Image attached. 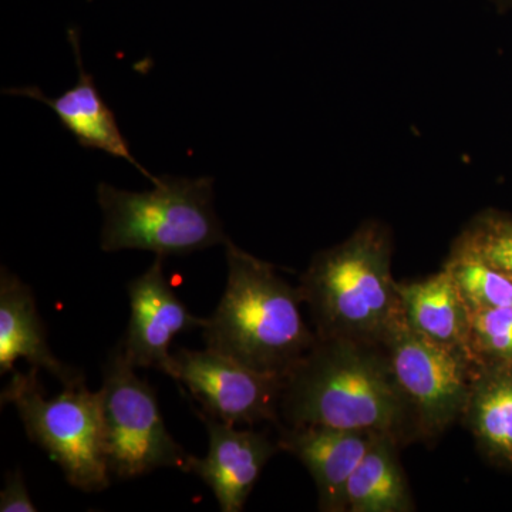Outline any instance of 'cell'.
<instances>
[{"mask_svg":"<svg viewBox=\"0 0 512 512\" xmlns=\"http://www.w3.org/2000/svg\"><path fill=\"white\" fill-rule=\"evenodd\" d=\"M281 424L328 426L419 441L382 343L318 338L285 379Z\"/></svg>","mask_w":512,"mask_h":512,"instance_id":"cell-1","label":"cell"},{"mask_svg":"<svg viewBox=\"0 0 512 512\" xmlns=\"http://www.w3.org/2000/svg\"><path fill=\"white\" fill-rule=\"evenodd\" d=\"M224 247L227 286L204 320L205 345L256 372L286 377L318 339L302 318L301 293L231 239Z\"/></svg>","mask_w":512,"mask_h":512,"instance_id":"cell-2","label":"cell"},{"mask_svg":"<svg viewBox=\"0 0 512 512\" xmlns=\"http://www.w3.org/2000/svg\"><path fill=\"white\" fill-rule=\"evenodd\" d=\"M392 256V231L377 220L313 256L298 289L318 338L382 342L403 318Z\"/></svg>","mask_w":512,"mask_h":512,"instance_id":"cell-3","label":"cell"},{"mask_svg":"<svg viewBox=\"0 0 512 512\" xmlns=\"http://www.w3.org/2000/svg\"><path fill=\"white\" fill-rule=\"evenodd\" d=\"M154 185L143 192L97 187L104 252L143 249L165 258L224 245L228 237L214 210L212 178L161 175Z\"/></svg>","mask_w":512,"mask_h":512,"instance_id":"cell-4","label":"cell"},{"mask_svg":"<svg viewBox=\"0 0 512 512\" xmlns=\"http://www.w3.org/2000/svg\"><path fill=\"white\" fill-rule=\"evenodd\" d=\"M39 380V369L13 372L2 392V404L18 410L29 439L43 448L62 468L70 485L99 493L110 485L103 443L100 392L86 384L64 387L55 399L47 400Z\"/></svg>","mask_w":512,"mask_h":512,"instance_id":"cell-5","label":"cell"},{"mask_svg":"<svg viewBox=\"0 0 512 512\" xmlns=\"http://www.w3.org/2000/svg\"><path fill=\"white\" fill-rule=\"evenodd\" d=\"M123 348L110 353L103 369L101 419L111 476L130 480L157 468L184 471L188 454L168 433L156 392L140 379Z\"/></svg>","mask_w":512,"mask_h":512,"instance_id":"cell-6","label":"cell"},{"mask_svg":"<svg viewBox=\"0 0 512 512\" xmlns=\"http://www.w3.org/2000/svg\"><path fill=\"white\" fill-rule=\"evenodd\" d=\"M380 343L413 414L419 441L440 439L463 417L476 363L460 350L423 338L404 318Z\"/></svg>","mask_w":512,"mask_h":512,"instance_id":"cell-7","label":"cell"},{"mask_svg":"<svg viewBox=\"0 0 512 512\" xmlns=\"http://www.w3.org/2000/svg\"><path fill=\"white\" fill-rule=\"evenodd\" d=\"M168 376L183 383L201 404V413L214 419L231 426L281 424L284 376L256 372L211 349H178Z\"/></svg>","mask_w":512,"mask_h":512,"instance_id":"cell-8","label":"cell"},{"mask_svg":"<svg viewBox=\"0 0 512 512\" xmlns=\"http://www.w3.org/2000/svg\"><path fill=\"white\" fill-rule=\"evenodd\" d=\"M163 256L143 275L128 282L130 322L120 345L134 367H154L170 375L171 342L180 333L202 329L204 320L188 311L163 271Z\"/></svg>","mask_w":512,"mask_h":512,"instance_id":"cell-9","label":"cell"},{"mask_svg":"<svg viewBox=\"0 0 512 512\" xmlns=\"http://www.w3.org/2000/svg\"><path fill=\"white\" fill-rule=\"evenodd\" d=\"M197 414L207 427L210 448L205 457L190 456L184 471L211 488L222 512L242 511L266 463L281 450L278 440L272 441L265 431L239 430L207 414Z\"/></svg>","mask_w":512,"mask_h":512,"instance_id":"cell-10","label":"cell"},{"mask_svg":"<svg viewBox=\"0 0 512 512\" xmlns=\"http://www.w3.org/2000/svg\"><path fill=\"white\" fill-rule=\"evenodd\" d=\"M278 446L308 468L318 490L319 510L346 512V488L376 433L328 426L279 424Z\"/></svg>","mask_w":512,"mask_h":512,"instance_id":"cell-11","label":"cell"},{"mask_svg":"<svg viewBox=\"0 0 512 512\" xmlns=\"http://www.w3.org/2000/svg\"><path fill=\"white\" fill-rule=\"evenodd\" d=\"M19 359H25L30 367L46 370L64 387L84 384L83 373L60 362L50 350L32 289L3 266L0 272V375L15 372Z\"/></svg>","mask_w":512,"mask_h":512,"instance_id":"cell-12","label":"cell"},{"mask_svg":"<svg viewBox=\"0 0 512 512\" xmlns=\"http://www.w3.org/2000/svg\"><path fill=\"white\" fill-rule=\"evenodd\" d=\"M69 39L72 42L77 69H79L76 86L67 90L57 99H49L39 87L33 86L8 89L5 90V93L43 101L55 111L64 128L73 134L80 146L97 148L110 156L123 158L127 163L133 164L140 173L146 175L148 180L156 183V175L148 173L146 168L138 163L131 154L113 110L107 106L106 101L101 99L92 74L84 69L76 30H70Z\"/></svg>","mask_w":512,"mask_h":512,"instance_id":"cell-13","label":"cell"},{"mask_svg":"<svg viewBox=\"0 0 512 512\" xmlns=\"http://www.w3.org/2000/svg\"><path fill=\"white\" fill-rule=\"evenodd\" d=\"M397 291L410 329L471 359V313L446 269L420 281L397 282Z\"/></svg>","mask_w":512,"mask_h":512,"instance_id":"cell-14","label":"cell"},{"mask_svg":"<svg viewBox=\"0 0 512 512\" xmlns=\"http://www.w3.org/2000/svg\"><path fill=\"white\" fill-rule=\"evenodd\" d=\"M461 423L488 463L512 471V365L477 366Z\"/></svg>","mask_w":512,"mask_h":512,"instance_id":"cell-15","label":"cell"},{"mask_svg":"<svg viewBox=\"0 0 512 512\" xmlns=\"http://www.w3.org/2000/svg\"><path fill=\"white\" fill-rule=\"evenodd\" d=\"M402 446L376 434L346 488L349 512L416 511L409 481L400 463Z\"/></svg>","mask_w":512,"mask_h":512,"instance_id":"cell-16","label":"cell"},{"mask_svg":"<svg viewBox=\"0 0 512 512\" xmlns=\"http://www.w3.org/2000/svg\"><path fill=\"white\" fill-rule=\"evenodd\" d=\"M444 269L456 284L468 311L512 305V281L477 256L451 247Z\"/></svg>","mask_w":512,"mask_h":512,"instance_id":"cell-17","label":"cell"},{"mask_svg":"<svg viewBox=\"0 0 512 512\" xmlns=\"http://www.w3.org/2000/svg\"><path fill=\"white\" fill-rule=\"evenodd\" d=\"M451 247L477 256L512 281V218L484 211L468 222Z\"/></svg>","mask_w":512,"mask_h":512,"instance_id":"cell-18","label":"cell"},{"mask_svg":"<svg viewBox=\"0 0 512 512\" xmlns=\"http://www.w3.org/2000/svg\"><path fill=\"white\" fill-rule=\"evenodd\" d=\"M470 355L477 366L512 365V305L471 313Z\"/></svg>","mask_w":512,"mask_h":512,"instance_id":"cell-19","label":"cell"},{"mask_svg":"<svg viewBox=\"0 0 512 512\" xmlns=\"http://www.w3.org/2000/svg\"><path fill=\"white\" fill-rule=\"evenodd\" d=\"M0 511L2 512H36V505L30 500L20 470L9 471L6 474V485L0 493Z\"/></svg>","mask_w":512,"mask_h":512,"instance_id":"cell-20","label":"cell"},{"mask_svg":"<svg viewBox=\"0 0 512 512\" xmlns=\"http://www.w3.org/2000/svg\"><path fill=\"white\" fill-rule=\"evenodd\" d=\"M494 2L500 3V5H512V0H494Z\"/></svg>","mask_w":512,"mask_h":512,"instance_id":"cell-21","label":"cell"}]
</instances>
